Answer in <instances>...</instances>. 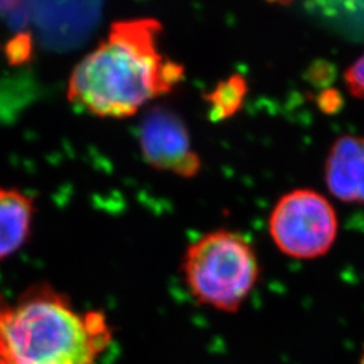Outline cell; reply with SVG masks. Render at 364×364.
Wrapping results in <instances>:
<instances>
[{
    "label": "cell",
    "mask_w": 364,
    "mask_h": 364,
    "mask_svg": "<svg viewBox=\"0 0 364 364\" xmlns=\"http://www.w3.org/2000/svg\"><path fill=\"white\" fill-rule=\"evenodd\" d=\"M162 28L154 18L112 23L107 37L73 69L68 99L92 115L124 119L170 93L185 69L159 50Z\"/></svg>",
    "instance_id": "6da1fadb"
},
{
    "label": "cell",
    "mask_w": 364,
    "mask_h": 364,
    "mask_svg": "<svg viewBox=\"0 0 364 364\" xmlns=\"http://www.w3.org/2000/svg\"><path fill=\"white\" fill-rule=\"evenodd\" d=\"M111 340L102 313L75 311L52 287L0 294V364H96Z\"/></svg>",
    "instance_id": "7a4b0ae2"
},
{
    "label": "cell",
    "mask_w": 364,
    "mask_h": 364,
    "mask_svg": "<svg viewBox=\"0 0 364 364\" xmlns=\"http://www.w3.org/2000/svg\"><path fill=\"white\" fill-rule=\"evenodd\" d=\"M181 272L185 285L198 304L235 313L257 287L260 264L246 236L216 230L188 246Z\"/></svg>",
    "instance_id": "3957f363"
},
{
    "label": "cell",
    "mask_w": 364,
    "mask_h": 364,
    "mask_svg": "<svg viewBox=\"0 0 364 364\" xmlns=\"http://www.w3.org/2000/svg\"><path fill=\"white\" fill-rule=\"evenodd\" d=\"M269 234L289 258L317 259L326 255L338 239V212L320 192L294 189L275 203L269 216Z\"/></svg>",
    "instance_id": "277c9868"
},
{
    "label": "cell",
    "mask_w": 364,
    "mask_h": 364,
    "mask_svg": "<svg viewBox=\"0 0 364 364\" xmlns=\"http://www.w3.org/2000/svg\"><path fill=\"white\" fill-rule=\"evenodd\" d=\"M139 144L144 161L153 169L192 178L203 166L185 123L169 109L154 108L144 117L139 129Z\"/></svg>",
    "instance_id": "5b68a950"
},
{
    "label": "cell",
    "mask_w": 364,
    "mask_h": 364,
    "mask_svg": "<svg viewBox=\"0 0 364 364\" xmlns=\"http://www.w3.org/2000/svg\"><path fill=\"white\" fill-rule=\"evenodd\" d=\"M324 180L329 193L340 201L364 205V136L343 135L332 144Z\"/></svg>",
    "instance_id": "8992f818"
},
{
    "label": "cell",
    "mask_w": 364,
    "mask_h": 364,
    "mask_svg": "<svg viewBox=\"0 0 364 364\" xmlns=\"http://www.w3.org/2000/svg\"><path fill=\"white\" fill-rule=\"evenodd\" d=\"M34 204L16 189L0 188V260L25 245L30 235Z\"/></svg>",
    "instance_id": "52a82bcc"
},
{
    "label": "cell",
    "mask_w": 364,
    "mask_h": 364,
    "mask_svg": "<svg viewBox=\"0 0 364 364\" xmlns=\"http://www.w3.org/2000/svg\"><path fill=\"white\" fill-rule=\"evenodd\" d=\"M247 95V80L242 75L235 73L221 80L204 96L208 105L209 119L212 122H223L235 117L245 105Z\"/></svg>",
    "instance_id": "ba28073f"
},
{
    "label": "cell",
    "mask_w": 364,
    "mask_h": 364,
    "mask_svg": "<svg viewBox=\"0 0 364 364\" xmlns=\"http://www.w3.org/2000/svg\"><path fill=\"white\" fill-rule=\"evenodd\" d=\"M344 82L351 96L364 102V52L352 65L346 69Z\"/></svg>",
    "instance_id": "9c48e42d"
},
{
    "label": "cell",
    "mask_w": 364,
    "mask_h": 364,
    "mask_svg": "<svg viewBox=\"0 0 364 364\" xmlns=\"http://www.w3.org/2000/svg\"><path fill=\"white\" fill-rule=\"evenodd\" d=\"M318 103H320V108L323 111L333 112L336 108L340 107L341 96L336 91H326L318 99Z\"/></svg>",
    "instance_id": "30bf717a"
},
{
    "label": "cell",
    "mask_w": 364,
    "mask_h": 364,
    "mask_svg": "<svg viewBox=\"0 0 364 364\" xmlns=\"http://www.w3.org/2000/svg\"><path fill=\"white\" fill-rule=\"evenodd\" d=\"M360 364H364V350L363 355H362V359H360Z\"/></svg>",
    "instance_id": "8fae6325"
}]
</instances>
